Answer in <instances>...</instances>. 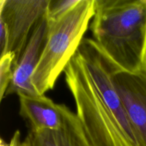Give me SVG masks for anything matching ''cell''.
Instances as JSON below:
<instances>
[{
    "label": "cell",
    "instance_id": "8fae6325",
    "mask_svg": "<svg viewBox=\"0 0 146 146\" xmlns=\"http://www.w3.org/2000/svg\"><path fill=\"white\" fill-rule=\"evenodd\" d=\"M81 0H49L45 17L48 22L60 19L75 8Z\"/></svg>",
    "mask_w": 146,
    "mask_h": 146
},
{
    "label": "cell",
    "instance_id": "5bb4252c",
    "mask_svg": "<svg viewBox=\"0 0 146 146\" xmlns=\"http://www.w3.org/2000/svg\"><path fill=\"white\" fill-rule=\"evenodd\" d=\"M19 146H22V145H21H21H20Z\"/></svg>",
    "mask_w": 146,
    "mask_h": 146
},
{
    "label": "cell",
    "instance_id": "7c38bea8",
    "mask_svg": "<svg viewBox=\"0 0 146 146\" xmlns=\"http://www.w3.org/2000/svg\"><path fill=\"white\" fill-rule=\"evenodd\" d=\"M9 36V31L5 23L0 20V51L1 56L8 52Z\"/></svg>",
    "mask_w": 146,
    "mask_h": 146
},
{
    "label": "cell",
    "instance_id": "7a4b0ae2",
    "mask_svg": "<svg viewBox=\"0 0 146 146\" xmlns=\"http://www.w3.org/2000/svg\"><path fill=\"white\" fill-rule=\"evenodd\" d=\"M94 12L95 0H81L66 15L48 22L46 44L31 78L38 95H44L54 88L58 76L78 51Z\"/></svg>",
    "mask_w": 146,
    "mask_h": 146
},
{
    "label": "cell",
    "instance_id": "3957f363",
    "mask_svg": "<svg viewBox=\"0 0 146 146\" xmlns=\"http://www.w3.org/2000/svg\"><path fill=\"white\" fill-rule=\"evenodd\" d=\"M64 74L75 100L76 115L91 146H134L96 92L77 52Z\"/></svg>",
    "mask_w": 146,
    "mask_h": 146
},
{
    "label": "cell",
    "instance_id": "8992f818",
    "mask_svg": "<svg viewBox=\"0 0 146 146\" xmlns=\"http://www.w3.org/2000/svg\"><path fill=\"white\" fill-rule=\"evenodd\" d=\"M113 82L138 146H146V68L134 73L120 68Z\"/></svg>",
    "mask_w": 146,
    "mask_h": 146
},
{
    "label": "cell",
    "instance_id": "4fadbf2b",
    "mask_svg": "<svg viewBox=\"0 0 146 146\" xmlns=\"http://www.w3.org/2000/svg\"><path fill=\"white\" fill-rule=\"evenodd\" d=\"M20 145H21L20 133L19 131H17L14 133L9 143H7L2 139H1V141H0V146H19Z\"/></svg>",
    "mask_w": 146,
    "mask_h": 146
},
{
    "label": "cell",
    "instance_id": "9c48e42d",
    "mask_svg": "<svg viewBox=\"0 0 146 146\" xmlns=\"http://www.w3.org/2000/svg\"><path fill=\"white\" fill-rule=\"evenodd\" d=\"M19 113L31 125V131L58 129L62 125L63 116L59 104L44 95L19 94Z\"/></svg>",
    "mask_w": 146,
    "mask_h": 146
},
{
    "label": "cell",
    "instance_id": "30bf717a",
    "mask_svg": "<svg viewBox=\"0 0 146 146\" xmlns=\"http://www.w3.org/2000/svg\"><path fill=\"white\" fill-rule=\"evenodd\" d=\"M15 55L12 52H8L1 56L0 59V99L4 98V95L9 86L13 78Z\"/></svg>",
    "mask_w": 146,
    "mask_h": 146
},
{
    "label": "cell",
    "instance_id": "6da1fadb",
    "mask_svg": "<svg viewBox=\"0 0 146 146\" xmlns=\"http://www.w3.org/2000/svg\"><path fill=\"white\" fill-rule=\"evenodd\" d=\"M94 40L128 72L146 68V0H95Z\"/></svg>",
    "mask_w": 146,
    "mask_h": 146
},
{
    "label": "cell",
    "instance_id": "5b68a950",
    "mask_svg": "<svg viewBox=\"0 0 146 146\" xmlns=\"http://www.w3.org/2000/svg\"><path fill=\"white\" fill-rule=\"evenodd\" d=\"M48 2L49 0L0 1V20L5 23L8 29V52L15 55V65L35 25L46 14Z\"/></svg>",
    "mask_w": 146,
    "mask_h": 146
},
{
    "label": "cell",
    "instance_id": "277c9868",
    "mask_svg": "<svg viewBox=\"0 0 146 146\" xmlns=\"http://www.w3.org/2000/svg\"><path fill=\"white\" fill-rule=\"evenodd\" d=\"M77 53L80 56L96 92L118 123L127 138L134 146H138L113 82V75L121 68L93 38H84Z\"/></svg>",
    "mask_w": 146,
    "mask_h": 146
},
{
    "label": "cell",
    "instance_id": "ba28073f",
    "mask_svg": "<svg viewBox=\"0 0 146 146\" xmlns=\"http://www.w3.org/2000/svg\"><path fill=\"white\" fill-rule=\"evenodd\" d=\"M63 116L58 129L30 131L22 146H91L79 118L66 106L59 104Z\"/></svg>",
    "mask_w": 146,
    "mask_h": 146
},
{
    "label": "cell",
    "instance_id": "52a82bcc",
    "mask_svg": "<svg viewBox=\"0 0 146 146\" xmlns=\"http://www.w3.org/2000/svg\"><path fill=\"white\" fill-rule=\"evenodd\" d=\"M48 31V21L44 15L34 27L28 43L14 66L12 80L4 98L14 94L38 95L31 84V78L46 44Z\"/></svg>",
    "mask_w": 146,
    "mask_h": 146
}]
</instances>
